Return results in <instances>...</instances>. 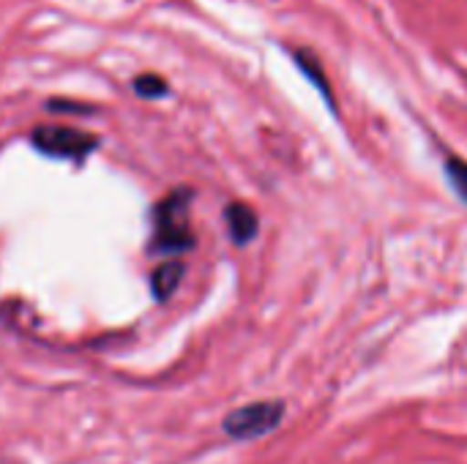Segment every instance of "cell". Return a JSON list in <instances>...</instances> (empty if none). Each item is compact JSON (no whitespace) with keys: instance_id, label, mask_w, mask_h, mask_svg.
<instances>
[{"instance_id":"6","label":"cell","mask_w":467,"mask_h":464,"mask_svg":"<svg viewBox=\"0 0 467 464\" xmlns=\"http://www.w3.org/2000/svg\"><path fill=\"white\" fill-rule=\"evenodd\" d=\"M293 60L298 63V68L306 74V79L323 93V98H326V104L331 107V109H337L334 107V96H331V85H328V79H326V74H323V66H320V60L312 55V52H306V49H296L293 52Z\"/></svg>"},{"instance_id":"2","label":"cell","mask_w":467,"mask_h":464,"mask_svg":"<svg viewBox=\"0 0 467 464\" xmlns=\"http://www.w3.org/2000/svg\"><path fill=\"white\" fill-rule=\"evenodd\" d=\"M285 418V402L268 399V402H252L238 410H233L224 421L222 429L233 440H257L263 435H271Z\"/></svg>"},{"instance_id":"1","label":"cell","mask_w":467,"mask_h":464,"mask_svg":"<svg viewBox=\"0 0 467 464\" xmlns=\"http://www.w3.org/2000/svg\"><path fill=\"white\" fill-rule=\"evenodd\" d=\"M189 205H192L189 189H178L156 205V211H153V224H156L153 252L178 254V252H189L194 246V232L189 224Z\"/></svg>"},{"instance_id":"3","label":"cell","mask_w":467,"mask_h":464,"mask_svg":"<svg viewBox=\"0 0 467 464\" xmlns=\"http://www.w3.org/2000/svg\"><path fill=\"white\" fill-rule=\"evenodd\" d=\"M30 142L44 156L71 159V161H82L85 156H90L99 148V139L93 134H85V131H77L68 126H38V129H33Z\"/></svg>"},{"instance_id":"7","label":"cell","mask_w":467,"mask_h":464,"mask_svg":"<svg viewBox=\"0 0 467 464\" xmlns=\"http://www.w3.org/2000/svg\"><path fill=\"white\" fill-rule=\"evenodd\" d=\"M443 170H446L449 186L454 189V194L467 205V161L465 159H460V156H454V153H449Z\"/></svg>"},{"instance_id":"4","label":"cell","mask_w":467,"mask_h":464,"mask_svg":"<svg viewBox=\"0 0 467 464\" xmlns=\"http://www.w3.org/2000/svg\"><path fill=\"white\" fill-rule=\"evenodd\" d=\"M224 219H227V230L233 235V241L238 246H246L249 241L257 238L260 232V219H257V211L246 202H233L227 205L224 211Z\"/></svg>"},{"instance_id":"5","label":"cell","mask_w":467,"mask_h":464,"mask_svg":"<svg viewBox=\"0 0 467 464\" xmlns=\"http://www.w3.org/2000/svg\"><path fill=\"white\" fill-rule=\"evenodd\" d=\"M183 263H178V260H170V263H164V265H159L156 271H153V276H150V290H153V295H156V301H167L175 290H178V284H181V279H183Z\"/></svg>"},{"instance_id":"8","label":"cell","mask_w":467,"mask_h":464,"mask_svg":"<svg viewBox=\"0 0 467 464\" xmlns=\"http://www.w3.org/2000/svg\"><path fill=\"white\" fill-rule=\"evenodd\" d=\"M134 93L142 98H161L167 96V82L156 74H142L134 79Z\"/></svg>"}]
</instances>
